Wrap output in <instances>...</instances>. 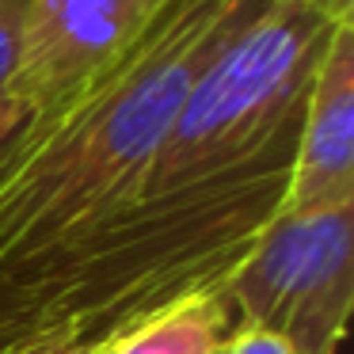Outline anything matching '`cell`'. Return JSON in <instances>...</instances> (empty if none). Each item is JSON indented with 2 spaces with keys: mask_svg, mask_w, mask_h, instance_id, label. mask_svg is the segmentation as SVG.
<instances>
[{
  "mask_svg": "<svg viewBox=\"0 0 354 354\" xmlns=\"http://www.w3.org/2000/svg\"><path fill=\"white\" fill-rule=\"evenodd\" d=\"M354 202V24L331 27L313 73L290 183L278 214H313Z\"/></svg>",
  "mask_w": 354,
  "mask_h": 354,
  "instance_id": "obj_6",
  "label": "cell"
},
{
  "mask_svg": "<svg viewBox=\"0 0 354 354\" xmlns=\"http://www.w3.org/2000/svg\"><path fill=\"white\" fill-rule=\"evenodd\" d=\"M232 313L221 286L198 290L141 320L111 343V354H221L232 335Z\"/></svg>",
  "mask_w": 354,
  "mask_h": 354,
  "instance_id": "obj_7",
  "label": "cell"
},
{
  "mask_svg": "<svg viewBox=\"0 0 354 354\" xmlns=\"http://www.w3.org/2000/svg\"><path fill=\"white\" fill-rule=\"evenodd\" d=\"M164 4L168 0H31L16 73L8 80V92L24 100L31 118L12 149L42 133L103 73L115 69Z\"/></svg>",
  "mask_w": 354,
  "mask_h": 354,
  "instance_id": "obj_5",
  "label": "cell"
},
{
  "mask_svg": "<svg viewBox=\"0 0 354 354\" xmlns=\"http://www.w3.org/2000/svg\"><path fill=\"white\" fill-rule=\"evenodd\" d=\"M27 107H24V100H19L16 92H0V160H4V153L12 149V141L24 133V126H27Z\"/></svg>",
  "mask_w": 354,
  "mask_h": 354,
  "instance_id": "obj_10",
  "label": "cell"
},
{
  "mask_svg": "<svg viewBox=\"0 0 354 354\" xmlns=\"http://www.w3.org/2000/svg\"><path fill=\"white\" fill-rule=\"evenodd\" d=\"M221 293L236 328L270 331L293 354H335L354 305V202L274 214Z\"/></svg>",
  "mask_w": 354,
  "mask_h": 354,
  "instance_id": "obj_4",
  "label": "cell"
},
{
  "mask_svg": "<svg viewBox=\"0 0 354 354\" xmlns=\"http://www.w3.org/2000/svg\"><path fill=\"white\" fill-rule=\"evenodd\" d=\"M267 0H168L133 50L0 164V274L141 194L191 84Z\"/></svg>",
  "mask_w": 354,
  "mask_h": 354,
  "instance_id": "obj_2",
  "label": "cell"
},
{
  "mask_svg": "<svg viewBox=\"0 0 354 354\" xmlns=\"http://www.w3.org/2000/svg\"><path fill=\"white\" fill-rule=\"evenodd\" d=\"M221 354H293V351L278 335H270V331L232 328V335H229V343L221 346Z\"/></svg>",
  "mask_w": 354,
  "mask_h": 354,
  "instance_id": "obj_9",
  "label": "cell"
},
{
  "mask_svg": "<svg viewBox=\"0 0 354 354\" xmlns=\"http://www.w3.org/2000/svg\"><path fill=\"white\" fill-rule=\"evenodd\" d=\"M19 324H31V328H39V324L31 320V313H27V308L16 301V293H12L8 286H0V331L19 328Z\"/></svg>",
  "mask_w": 354,
  "mask_h": 354,
  "instance_id": "obj_12",
  "label": "cell"
},
{
  "mask_svg": "<svg viewBox=\"0 0 354 354\" xmlns=\"http://www.w3.org/2000/svg\"><path fill=\"white\" fill-rule=\"evenodd\" d=\"M50 331L42 328H31V324H19V328H8L0 331V354H27L35 343H42Z\"/></svg>",
  "mask_w": 354,
  "mask_h": 354,
  "instance_id": "obj_11",
  "label": "cell"
},
{
  "mask_svg": "<svg viewBox=\"0 0 354 354\" xmlns=\"http://www.w3.org/2000/svg\"><path fill=\"white\" fill-rule=\"evenodd\" d=\"M31 0H0V92L8 88L19 57V39H24V19Z\"/></svg>",
  "mask_w": 354,
  "mask_h": 354,
  "instance_id": "obj_8",
  "label": "cell"
},
{
  "mask_svg": "<svg viewBox=\"0 0 354 354\" xmlns=\"http://www.w3.org/2000/svg\"><path fill=\"white\" fill-rule=\"evenodd\" d=\"M27 354H111V346H80L77 351V346H62V339L50 331V335L42 339V343H35Z\"/></svg>",
  "mask_w": 354,
  "mask_h": 354,
  "instance_id": "obj_13",
  "label": "cell"
},
{
  "mask_svg": "<svg viewBox=\"0 0 354 354\" xmlns=\"http://www.w3.org/2000/svg\"><path fill=\"white\" fill-rule=\"evenodd\" d=\"M301 118L255 160L153 198H133L0 274L62 346H111L160 308L232 274L282 209Z\"/></svg>",
  "mask_w": 354,
  "mask_h": 354,
  "instance_id": "obj_1",
  "label": "cell"
},
{
  "mask_svg": "<svg viewBox=\"0 0 354 354\" xmlns=\"http://www.w3.org/2000/svg\"><path fill=\"white\" fill-rule=\"evenodd\" d=\"M331 24L313 0H267L191 84L138 198L255 160L305 111Z\"/></svg>",
  "mask_w": 354,
  "mask_h": 354,
  "instance_id": "obj_3",
  "label": "cell"
}]
</instances>
